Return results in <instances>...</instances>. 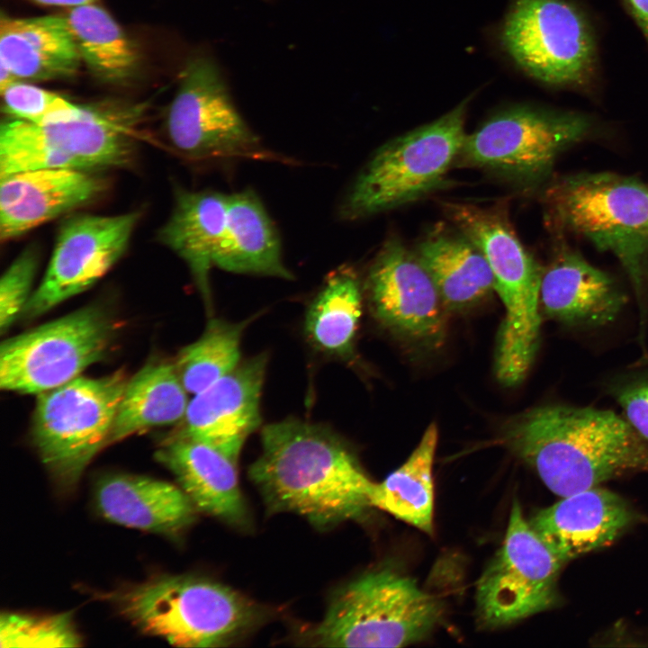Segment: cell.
I'll use <instances>...</instances> for the list:
<instances>
[{
	"instance_id": "30bf717a",
	"label": "cell",
	"mask_w": 648,
	"mask_h": 648,
	"mask_svg": "<svg viewBox=\"0 0 648 648\" xmlns=\"http://www.w3.org/2000/svg\"><path fill=\"white\" fill-rule=\"evenodd\" d=\"M590 126L587 116L575 112L511 107L466 134L456 164L534 188L547 179L559 155L581 140Z\"/></svg>"
},
{
	"instance_id": "e0dca14e",
	"label": "cell",
	"mask_w": 648,
	"mask_h": 648,
	"mask_svg": "<svg viewBox=\"0 0 648 648\" xmlns=\"http://www.w3.org/2000/svg\"><path fill=\"white\" fill-rule=\"evenodd\" d=\"M0 180L3 242L94 201L105 188L94 172L70 168L25 171Z\"/></svg>"
},
{
	"instance_id": "ffe728a7",
	"label": "cell",
	"mask_w": 648,
	"mask_h": 648,
	"mask_svg": "<svg viewBox=\"0 0 648 648\" xmlns=\"http://www.w3.org/2000/svg\"><path fill=\"white\" fill-rule=\"evenodd\" d=\"M176 478L197 510L237 527L249 522L237 463L201 441L172 435L156 453Z\"/></svg>"
},
{
	"instance_id": "277c9868",
	"label": "cell",
	"mask_w": 648,
	"mask_h": 648,
	"mask_svg": "<svg viewBox=\"0 0 648 648\" xmlns=\"http://www.w3.org/2000/svg\"><path fill=\"white\" fill-rule=\"evenodd\" d=\"M443 210L485 256L493 275L494 291L504 306L495 372L505 379H521L527 374L539 346L544 269L520 242L503 206L446 202Z\"/></svg>"
},
{
	"instance_id": "5b68a950",
	"label": "cell",
	"mask_w": 648,
	"mask_h": 648,
	"mask_svg": "<svg viewBox=\"0 0 648 648\" xmlns=\"http://www.w3.org/2000/svg\"><path fill=\"white\" fill-rule=\"evenodd\" d=\"M111 598L143 633L180 647L230 645L260 619L257 606L243 595L201 577L158 576Z\"/></svg>"
},
{
	"instance_id": "4fadbf2b",
	"label": "cell",
	"mask_w": 648,
	"mask_h": 648,
	"mask_svg": "<svg viewBox=\"0 0 648 648\" xmlns=\"http://www.w3.org/2000/svg\"><path fill=\"white\" fill-rule=\"evenodd\" d=\"M562 565L515 500L502 545L476 585L479 625L507 626L554 607Z\"/></svg>"
},
{
	"instance_id": "1f68e13d",
	"label": "cell",
	"mask_w": 648,
	"mask_h": 648,
	"mask_svg": "<svg viewBox=\"0 0 648 648\" xmlns=\"http://www.w3.org/2000/svg\"><path fill=\"white\" fill-rule=\"evenodd\" d=\"M1 94L3 109L11 118L39 125L77 120L87 108L55 92L19 81L13 82Z\"/></svg>"
},
{
	"instance_id": "9c48e42d",
	"label": "cell",
	"mask_w": 648,
	"mask_h": 648,
	"mask_svg": "<svg viewBox=\"0 0 648 648\" xmlns=\"http://www.w3.org/2000/svg\"><path fill=\"white\" fill-rule=\"evenodd\" d=\"M167 140L194 162L257 160L294 163L268 148L235 106L218 66L209 58L193 59L166 113Z\"/></svg>"
},
{
	"instance_id": "d6a6232c",
	"label": "cell",
	"mask_w": 648,
	"mask_h": 648,
	"mask_svg": "<svg viewBox=\"0 0 648 648\" xmlns=\"http://www.w3.org/2000/svg\"><path fill=\"white\" fill-rule=\"evenodd\" d=\"M38 253L27 248L12 262L0 280V328L4 333L23 311L38 268Z\"/></svg>"
},
{
	"instance_id": "cb8c5ba5",
	"label": "cell",
	"mask_w": 648,
	"mask_h": 648,
	"mask_svg": "<svg viewBox=\"0 0 648 648\" xmlns=\"http://www.w3.org/2000/svg\"><path fill=\"white\" fill-rule=\"evenodd\" d=\"M228 194L178 189L172 212L158 231L159 241L188 266L205 302L211 304L210 273L220 242Z\"/></svg>"
},
{
	"instance_id": "44dd1931",
	"label": "cell",
	"mask_w": 648,
	"mask_h": 648,
	"mask_svg": "<svg viewBox=\"0 0 648 648\" xmlns=\"http://www.w3.org/2000/svg\"><path fill=\"white\" fill-rule=\"evenodd\" d=\"M94 499L108 521L169 536L190 526L197 510L181 487L140 475L103 477L96 483Z\"/></svg>"
},
{
	"instance_id": "7a4b0ae2",
	"label": "cell",
	"mask_w": 648,
	"mask_h": 648,
	"mask_svg": "<svg viewBox=\"0 0 648 648\" xmlns=\"http://www.w3.org/2000/svg\"><path fill=\"white\" fill-rule=\"evenodd\" d=\"M502 440L561 497L628 472H648V441L610 410L535 407L504 426Z\"/></svg>"
},
{
	"instance_id": "83f0119b",
	"label": "cell",
	"mask_w": 648,
	"mask_h": 648,
	"mask_svg": "<svg viewBox=\"0 0 648 648\" xmlns=\"http://www.w3.org/2000/svg\"><path fill=\"white\" fill-rule=\"evenodd\" d=\"M82 61L100 80L122 83L137 73L140 55L117 22L95 3L69 8L65 16Z\"/></svg>"
},
{
	"instance_id": "d590c367",
	"label": "cell",
	"mask_w": 648,
	"mask_h": 648,
	"mask_svg": "<svg viewBox=\"0 0 648 648\" xmlns=\"http://www.w3.org/2000/svg\"><path fill=\"white\" fill-rule=\"evenodd\" d=\"M34 3L49 5V6H60V7H76L83 4L95 3L96 0H31Z\"/></svg>"
},
{
	"instance_id": "7402d4cb",
	"label": "cell",
	"mask_w": 648,
	"mask_h": 648,
	"mask_svg": "<svg viewBox=\"0 0 648 648\" xmlns=\"http://www.w3.org/2000/svg\"><path fill=\"white\" fill-rule=\"evenodd\" d=\"M81 62L76 39L65 16H2L0 63L15 78L69 77L77 72Z\"/></svg>"
},
{
	"instance_id": "5bb4252c",
	"label": "cell",
	"mask_w": 648,
	"mask_h": 648,
	"mask_svg": "<svg viewBox=\"0 0 648 648\" xmlns=\"http://www.w3.org/2000/svg\"><path fill=\"white\" fill-rule=\"evenodd\" d=\"M140 215L79 214L60 226L45 274L23 314L32 319L90 288L126 251Z\"/></svg>"
},
{
	"instance_id": "ba28073f",
	"label": "cell",
	"mask_w": 648,
	"mask_h": 648,
	"mask_svg": "<svg viewBox=\"0 0 648 648\" xmlns=\"http://www.w3.org/2000/svg\"><path fill=\"white\" fill-rule=\"evenodd\" d=\"M127 382L122 372L101 378L78 376L38 394L32 439L61 489L72 490L96 454L109 445Z\"/></svg>"
},
{
	"instance_id": "f1b7e54d",
	"label": "cell",
	"mask_w": 648,
	"mask_h": 648,
	"mask_svg": "<svg viewBox=\"0 0 648 648\" xmlns=\"http://www.w3.org/2000/svg\"><path fill=\"white\" fill-rule=\"evenodd\" d=\"M362 313L360 282L349 267L332 272L308 309L305 331L321 351L346 356L351 351Z\"/></svg>"
},
{
	"instance_id": "8992f818",
	"label": "cell",
	"mask_w": 648,
	"mask_h": 648,
	"mask_svg": "<svg viewBox=\"0 0 648 648\" xmlns=\"http://www.w3.org/2000/svg\"><path fill=\"white\" fill-rule=\"evenodd\" d=\"M443 605L391 568L370 571L338 590L303 641L320 647H402L423 640Z\"/></svg>"
},
{
	"instance_id": "2e32d148",
	"label": "cell",
	"mask_w": 648,
	"mask_h": 648,
	"mask_svg": "<svg viewBox=\"0 0 648 648\" xmlns=\"http://www.w3.org/2000/svg\"><path fill=\"white\" fill-rule=\"evenodd\" d=\"M266 362L265 354L245 360L194 395L174 435L205 443L238 462L245 441L260 425Z\"/></svg>"
},
{
	"instance_id": "4dcf8cb0",
	"label": "cell",
	"mask_w": 648,
	"mask_h": 648,
	"mask_svg": "<svg viewBox=\"0 0 648 648\" xmlns=\"http://www.w3.org/2000/svg\"><path fill=\"white\" fill-rule=\"evenodd\" d=\"M70 612L49 616L2 613L1 647H77L81 645Z\"/></svg>"
},
{
	"instance_id": "ac0fdd59",
	"label": "cell",
	"mask_w": 648,
	"mask_h": 648,
	"mask_svg": "<svg viewBox=\"0 0 648 648\" xmlns=\"http://www.w3.org/2000/svg\"><path fill=\"white\" fill-rule=\"evenodd\" d=\"M634 519L621 497L594 487L562 497L537 512L529 524L563 564L610 544Z\"/></svg>"
},
{
	"instance_id": "836d02e7",
	"label": "cell",
	"mask_w": 648,
	"mask_h": 648,
	"mask_svg": "<svg viewBox=\"0 0 648 648\" xmlns=\"http://www.w3.org/2000/svg\"><path fill=\"white\" fill-rule=\"evenodd\" d=\"M609 391L628 423L648 441V371L612 383Z\"/></svg>"
},
{
	"instance_id": "6da1fadb",
	"label": "cell",
	"mask_w": 648,
	"mask_h": 648,
	"mask_svg": "<svg viewBox=\"0 0 648 648\" xmlns=\"http://www.w3.org/2000/svg\"><path fill=\"white\" fill-rule=\"evenodd\" d=\"M249 476L272 512H292L326 528L360 519L374 485L346 443L298 419L266 425Z\"/></svg>"
},
{
	"instance_id": "d6986e66",
	"label": "cell",
	"mask_w": 648,
	"mask_h": 648,
	"mask_svg": "<svg viewBox=\"0 0 648 648\" xmlns=\"http://www.w3.org/2000/svg\"><path fill=\"white\" fill-rule=\"evenodd\" d=\"M627 298L617 282L579 254L562 250L543 270L540 306L571 328H598L616 320Z\"/></svg>"
},
{
	"instance_id": "d4e9b609",
	"label": "cell",
	"mask_w": 648,
	"mask_h": 648,
	"mask_svg": "<svg viewBox=\"0 0 648 648\" xmlns=\"http://www.w3.org/2000/svg\"><path fill=\"white\" fill-rule=\"evenodd\" d=\"M416 255L429 274L446 310L469 308L494 291L489 264L478 247L455 226L437 224L417 245Z\"/></svg>"
},
{
	"instance_id": "e575fe53",
	"label": "cell",
	"mask_w": 648,
	"mask_h": 648,
	"mask_svg": "<svg viewBox=\"0 0 648 648\" xmlns=\"http://www.w3.org/2000/svg\"><path fill=\"white\" fill-rule=\"evenodd\" d=\"M648 42V0H624Z\"/></svg>"
},
{
	"instance_id": "8fae6325",
	"label": "cell",
	"mask_w": 648,
	"mask_h": 648,
	"mask_svg": "<svg viewBox=\"0 0 648 648\" xmlns=\"http://www.w3.org/2000/svg\"><path fill=\"white\" fill-rule=\"evenodd\" d=\"M114 333L109 317L86 307L5 340L0 349V387L40 394L63 385L107 353Z\"/></svg>"
},
{
	"instance_id": "52a82bcc",
	"label": "cell",
	"mask_w": 648,
	"mask_h": 648,
	"mask_svg": "<svg viewBox=\"0 0 648 648\" xmlns=\"http://www.w3.org/2000/svg\"><path fill=\"white\" fill-rule=\"evenodd\" d=\"M468 103L377 148L341 199L338 218L364 220L439 188L463 147Z\"/></svg>"
},
{
	"instance_id": "7c38bea8",
	"label": "cell",
	"mask_w": 648,
	"mask_h": 648,
	"mask_svg": "<svg viewBox=\"0 0 648 648\" xmlns=\"http://www.w3.org/2000/svg\"><path fill=\"white\" fill-rule=\"evenodd\" d=\"M501 40L514 61L542 83L580 86L594 71L597 48L592 28L568 0H514Z\"/></svg>"
},
{
	"instance_id": "484cf974",
	"label": "cell",
	"mask_w": 648,
	"mask_h": 648,
	"mask_svg": "<svg viewBox=\"0 0 648 648\" xmlns=\"http://www.w3.org/2000/svg\"><path fill=\"white\" fill-rule=\"evenodd\" d=\"M175 364L150 363L128 381L109 445L183 419L189 400Z\"/></svg>"
},
{
	"instance_id": "9a60e30c",
	"label": "cell",
	"mask_w": 648,
	"mask_h": 648,
	"mask_svg": "<svg viewBox=\"0 0 648 648\" xmlns=\"http://www.w3.org/2000/svg\"><path fill=\"white\" fill-rule=\"evenodd\" d=\"M366 289L376 319L396 334L437 346L445 334L446 308L415 251L389 238L372 261Z\"/></svg>"
},
{
	"instance_id": "603a6c76",
	"label": "cell",
	"mask_w": 648,
	"mask_h": 648,
	"mask_svg": "<svg viewBox=\"0 0 648 648\" xmlns=\"http://www.w3.org/2000/svg\"><path fill=\"white\" fill-rule=\"evenodd\" d=\"M214 266L236 274L293 277L284 262L278 231L251 189L228 194L226 221Z\"/></svg>"
},
{
	"instance_id": "f546056e",
	"label": "cell",
	"mask_w": 648,
	"mask_h": 648,
	"mask_svg": "<svg viewBox=\"0 0 648 648\" xmlns=\"http://www.w3.org/2000/svg\"><path fill=\"white\" fill-rule=\"evenodd\" d=\"M245 325L212 320L202 337L179 352L174 364L188 393L204 391L237 367Z\"/></svg>"
},
{
	"instance_id": "4316f807",
	"label": "cell",
	"mask_w": 648,
	"mask_h": 648,
	"mask_svg": "<svg viewBox=\"0 0 648 648\" xmlns=\"http://www.w3.org/2000/svg\"><path fill=\"white\" fill-rule=\"evenodd\" d=\"M438 439L435 423L425 430L406 462L371 493L372 506L420 529L433 533V462Z\"/></svg>"
},
{
	"instance_id": "3957f363",
	"label": "cell",
	"mask_w": 648,
	"mask_h": 648,
	"mask_svg": "<svg viewBox=\"0 0 648 648\" xmlns=\"http://www.w3.org/2000/svg\"><path fill=\"white\" fill-rule=\"evenodd\" d=\"M550 223L588 238L614 253L633 284L640 318L639 342L648 321V184L612 173L562 177L544 192Z\"/></svg>"
}]
</instances>
